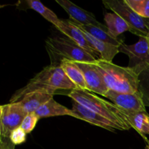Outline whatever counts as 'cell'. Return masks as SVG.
<instances>
[{
	"instance_id": "cb8c5ba5",
	"label": "cell",
	"mask_w": 149,
	"mask_h": 149,
	"mask_svg": "<svg viewBox=\"0 0 149 149\" xmlns=\"http://www.w3.org/2000/svg\"><path fill=\"white\" fill-rule=\"evenodd\" d=\"M26 135L24 130L21 127H17L15 129L13 132H11L10 136V140L13 144L15 146L20 145V144L23 143L26 141Z\"/></svg>"
},
{
	"instance_id": "44dd1931",
	"label": "cell",
	"mask_w": 149,
	"mask_h": 149,
	"mask_svg": "<svg viewBox=\"0 0 149 149\" xmlns=\"http://www.w3.org/2000/svg\"><path fill=\"white\" fill-rule=\"evenodd\" d=\"M138 92L146 107H149V67L138 76Z\"/></svg>"
},
{
	"instance_id": "d6986e66",
	"label": "cell",
	"mask_w": 149,
	"mask_h": 149,
	"mask_svg": "<svg viewBox=\"0 0 149 149\" xmlns=\"http://www.w3.org/2000/svg\"><path fill=\"white\" fill-rule=\"evenodd\" d=\"M74 22V21H73ZM75 23L79 28L83 29L90 33L91 36L95 37V39H99V40L103 41V42H108V43H111L112 45H116L118 47H120L122 44L124 43L122 39H115V38L112 37L110 34L109 33L108 31H105L103 29H100V28L97 27V26H81V25L78 24V23Z\"/></svg>"
},
{
	"instance_id": "8992f818",
	"label": "cell",
	"mask_w": 149,
	"mask_h": 149,
	"mask_svg": "<svg viewBox=\"0 0 149 149\" xmlns=\"http://www.w3.org/2000/svg\"><path fill=\"white\" fill-rule=\"evenodd\" d=\"M119 52L125 53L130 58L128 67L139 75L149 67V39L148 37H140L134 45L125 43L119 47Z\"/></svg>"
},
{
	"instance_id": "5b68a950",
	"label": "cell",
	"mask_w": 149,
	"mask_h": 149,
	"mask_svg": "<svg viewBox=\"0 0 149 149\" xmlns=\"http://www.w3.org/2000/svg\"><path fill=\"white\" fill-rule=\"evenodd\" d=\"M103 4L113 13L120 15L130 27V32L140 37H148L149 19L141 17L125 0H103Z\"/></svg>"
},
{
	"instance_id": "ba28073f",
	"label": "cell",
	"mask_w": 149,
	"mask_h": 149,
	"mask_svg": "<svg viewBox=\"0 0 149 149\" xmlns=\"http://www.w3.org/2000/svg\"><path fill=\"white\" fill-rule=\"evenodd\" d=\"M105 97L111 101L124 112L146 111L139 92L135 93H122L109 90Z\"/></svg>"
},
{
	"instance_id": "6da1fadb",
	"label": "cell",
	"mask_w": 149,
	"mask_h": 149,
	"mask_svg": "<svg viewBox=\"0 0 149 149\" xmlns=\"http://www.w3.org/2000/svg\"><path fill=\"white\" fill-rule=\"evenodd\" d=\"M77 89L75 84L67 77L61 66L49 65L31 79L26 86L17 90L10 100V103L18 102L27 95L34 92H43L55 95L60 90Z\"/></svg>"
},
{
	"instance_id": "4fadbf2b",
	"label": "cell",
	"mask_w": 149,
	"mask_h": 149,
	"mask_svg": "<svg viewBox=\"0 0 149 149\" xmlns=\"http://www.w3.org/2000/svg\"><path fill=\"white\" fill-rule=\"evenodd\" d=\"M80 29L84 33V36L89 43L93 46L95 50L100 55V59L102 61L112 62L114 57L119 52H119V47L95 39L83 29Z\"/></svg>"
},
{
	"instance_id": "8fae6325",
	"label": "cell",
	"mask_w": 149,
	"mask_h": 149,
	"mask_svg": "<svg viewBox=\"0 0 149 149\" xmlns=\"http://www.w3.org/2000/svg\"><path fill=\"white\" fill-rule=\"evenodd\" d=\"M56 28L61 33L70 38L80 47L85 49L87 52L94 56L96 59H100V55L95 50L93 46L89 43L82 31L71 19L61 20Z\"/></svg>"
},
{
	"instance_id": "ffe728a7",
	"label": "cell",
	"mask_w": 149,
	"mask_h": 149,
	"mask_svg": "<svg viewBox=\"0 0 149 149\" xmlns=\"http://www.w3.org/2000/svg\"><path fill=\"white\" fill-rule=\"evenodd\" d=\"M26 3L27 4V8L32 9L40 14L44 18L52 23L55 27L58 26V23L61 21V19L58 18L54 12L44 5L41 1L37 0H27Z\"/></svg>"
},
{
	"instance_id": "9c48e42d",
	"label": "cell",
	"mask_w": 149,
	"mask_h": 149,
	"mask_svg": "<svg viewBox=\"0 0 149 149\" xmlns=\"http://www.w3.org/2000/svg\"><path fill=\"white\" fill-rule=\"evenodd\" d=\"M75 62V61H74ZM84 75L87 90L104 97L109 89L106 85L103 77L94 63L75 62Z\"/></svg>"
},
{
	"instance_id": "d4e9b609",
	"label": "cell",
	"mask_w": 149,
	"mask_h": 149,
	"mask_svg": "<svg viewBox=\"0 0 149 149\" xmlns=\"http://www.w3.org/2000/svg\"><path fill=\"white\" fill-rule=\"evenodd\" d=\"M145 141H146V143H147L146 146V149H149V141H148V139H147V138H146Z\"/></svg>"
},
{
	"instance_id": "52a82bcc",
	"label": "cell",
	"mask_w": 149,
	"mask_h": 149,
	"mask_svg": "<svg viewBox=\"0 0 149 149\" xmlns=\"http://www.w3.org/2000/svg\"><path fill=\"white\" fill-rule=\"evenodd\" d=\"M28 113L17 102L0 106V135L1 138H10L15 129L20 127Z\"/></svg>"
},
{
	"instance_id": "7a4b0ae2",
	"label": "cell",
	"mask_w": 149,
	"mask_h": 149,
	"mask_svg": "<svg viewBox=\"0 0 149 149\" xmlns=\"http://www.w3.org/2000/svg\"><path fill=\"white\" fill-rule=\"evenodd\" d=\"M67 95L72 100L109 119L119 127V130H129L132 128L126 113L122 109L95 93L87 90L74 89L69 91Z\"/></svg>"
},
{
	"instance_id": "3957f363",
	"label": "cell",
	"mask_w": 149,
	"mask_h": 149,
	"mask_svg": "<svg viewBox=\"0 0 149 149\" xmlns=\"http://www.w3.org/2000/svg\"><path fill=\"white\" fill-rule=\"evenodd\" d=\"M110 90L122 93L138 92V74L129 67H122L112 62L98 59L94 63Z\"/></svg>"
},
{
	"instance_id": "9a60e30c",
	"label": "cell",
	"mask_w": 149,
	"mask_h": 149,
	"mask_svg": "<svg viewBox=\"0 0 149 149\" xmlns=\"http://www.w3.org/2000/svg\"><path fill=\"white\" fill-rule=\"evenodd\" d=\"M35 113L40 117V119L59 116H70L75 118V114L72 110L58 103L53 98L50 99L42 105L35 111Z\"/></svg>"
},
{
	"instance_id": "7c38bea8",
	"label": "cell",
	"mask_w": 149,
	"mask_h": 149,
	"mask_svg": "<svg viewBox=\"0 0 149 149\" xmlns=\"http://www.w3.org/2000/svg\"><path fill=\"white\" fill-rule=\"evenodd\" d=\"M71 110L75 114L76 119L86 121L88 123L95 125V126H98L103 129L111 131V132H114L116 130H119L115 124L109 121V119H106L96 112L81 106V104L74 100H72V109Z\"/></svg>"
},
{
	"instance_id": "4316f807",
	"label": "cell",
	"mask_w": 149,
	"mask_h": 149,
	"mask_svg": "<svg viewBox=\"0 0 149 149\" xmlns=\"http://www.w3.org/2000/svg\"><path fill=\"white\" fill-rule=\"evenodd\" d=\"M148 36H149V35H148Z\"/></svg>"
},
{
	"instance_id": "5bb4252c",
	"label": "cell",
	"mask_w": 149,
	"mask_h": 149,
	"mask_svg": "<svg viewBox=\"0 0 149 149\" xmlns=\"http://www.w3.org/2000/svg\"><path fill=\"white\" fill-rule=\"evenodd\" d=\"M53 95L43 92H34L23 97L17 103L27 113H33L48 100L53 98Z\"/></svg>"
},
{
	"instance_id": "30bf717a",
	"label": "cell",
	"mask_w": 149,
	"mask_h": 149,
	"mask_svg": "<svg viewBox=\"0 0 149 149\" xmlns=\"http://www.w3.org/2000/svg\"><path fill=\"white\" fill-rule=\"evenodd\" d=\"M55 1L65 10L70 16V19L74 23L81 26H97L103 30L108 31L106 25L100 23L96 19L95 16L90 12L84 10L68 0H56Z\"/></svg>"
},
{
	"instance_id": "e0dca14e",
	"label": "cell",
	"mask_w": 149,
	"mask_h": 149,
	"mask_svg": "<svg viewBox=\"0 0 149 149\" xmlns=\"http://www.w3.org/2000/svg\"><path fill=\"white\" fill-rule=\"evenodd\" d=\"M108 32L112 37L118 39V36L125 31H130L128 23L116 13H106L104 16Z\"/></svg>"
},
{
	"instance_id": "603a6c76",
	"label": "cell",
	"mask_w": 149,
	"mask_h": 149,
	"mask_svg": "<svg viewBox=\"0 0 149 149\" xmlns=\"http://www.w3.org/2000/svg\"><path fill=\"white\" fill-rule=\"evenodd\" d=\"M40 117L35 112L28 113L23 120L20 127L26 132V134H29L34 129Z\"/></svg>"
},
{
	"instance_id": "7402d4cb",
	"label": "cell",
	"mask_w": 149,
	"mask_h": 149,
	"mask_svg": "<svg viewBox=\"0 0 149 149\" xmlns=\"http://www.w3.org/2000/svg\"><path fill=\"white\" fill-rule=\"evenodd\" d=\"M139 15L149 19V0H125Z\"/></svg>"
},
{
	"instance_id": "ac0fdd59",
	"label": "cell",
	"mask_w": 149,
	"mask_h": 149,
	"mask_svg": "<svg viewBox=\"0 0 149 149\" xmlns=\"http://www.w3.org/2000/svg\"><path fill=\"white\" fill-rule=\"evenodd\" d=\"M132 128L135 129L144 139L149 135V114L146 111L125 112Z\"/></svg>"
},
{
	"instance_id": "484cf974",
	"label": "cell",
	"mask_w": 149,
	"mask_h": 149,
	"mask_svg": "<svg viewBox=\"0 0 149 149\" xmlns=\"http://www.w3.org/2000/svg\"><path fill=\"white\" fill-rule=\"evenodd\" d=\"M148 39H149V36H148Z\"/></svg>"
},
{
	"instance_id": "277c9868",
	"label": "cell",
	"mask_w": 149,
	"mask_h": 149,
	"mask_svg": "<svg viewBox=\"0 0 149 149\" xmlns=\"http://www.w3.org/2000/svg\"><path fill=\"white\" fill-rule=\"evenodd\" d=\"M45 42L52 65L60 66L63 60L92 63H95L97 61L91 54L80 47L65 35L49 37Z\"/></svg>"
},
{
	"instance_id": "2e32d148",
	"label": "cell",
	"mask_w": 149,
	"mask_h": 149,
	"mask_svg": "<svg viewBox=\"0 0 149 149\" xmlns=\"http://www.w3.org/2000/svg\"><path fill=\"white\" fill-rule=\"evenodd\" d=\"M60 66L61 67L67 77L75 84L77 89L87 90L84 75L74 61L63 60Z\"/></svg>"
}]
</instances>
